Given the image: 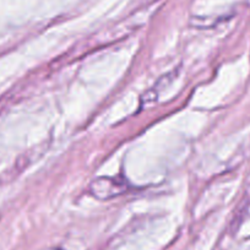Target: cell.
I'll list each match as a JSON object with an SVG mask.
<instances>
[{"label":"cell","mask_w":250,"mask_h":250,"mask_svg":"<svg viewBox=\"0 0 250 250\" xmlns=\"http://www.w3.org/2000/svg\"><path fill=\"white\" fill-rule=\"evenodd\" d=\"M126 190H128V183L119 177H98L92 180L88 187L90 195L101 201L117 198Z\"/></svg>","instance_id":"cell-1"}]
</instances>
